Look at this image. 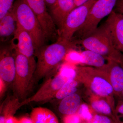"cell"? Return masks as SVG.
Masks as SVG:
<instances>
[{"label":"cell","instance_id":"19","mask_svg":"<svg viewBox=\"0 0 123 123\" xmlns=\"http://www.w3.org/2000/svg\"><path fill=\"white\" fill-rule=\"evenodd\" d=\"M79 83L80 82L76 79L68 80L57 92L55 98L57 99L61 100L65 97L76 93Z\"/></svg>","mask_w":123,"mask_h":123},{"label":"cell","instance_id":"27","mask_svg":"<svg viewBox=\"0 0 123 123\" xmlns=\"http://www.w3.org/2000/svg\"><path fill=\"white\" fill-rule=\"evenodd\" d=\"M7 84L4 81L0 78V98L3 96L6 91L7 88Z\"/></svg>","mask_w":123,"mask_h":123},{"label":"cell","instance_id":"23","mask_svg":"<svg viewBox=\"0 0 123 123\" xmlns=\"http://www.w3.org/2000/svg\"><path fill=\"white\" fill-rule=\"evenodd\" d=\"M90 123H113V120L105 115L96 114L93 116Z\"/></svg>","mask_w":123,"mask_h":123},{"label":"cell","instance_id":"14","mask_svg":"<svg viewBox=\"0 0 123 123\" xmlns=\"http://www.w3.org/2000/svg\"><path fill=\"white\" fill-rule=\"evenodd\" d=\"M17 27V22L11 10L0 19L1 42H6L11 37H13Z\"/></svg>","mask_w":123,"mask_h":123},{"label":"cell","instance_id":"18","mask_svg":"<svg viewBox=\"0 0 123 123\" xmlns=\"http://www.w3.org/2000/svg\"><path fill=\"white\" fill-rule=\"evenodd\" d=\"M91 107L95 111L111 116L113 119L115 116V111L110 103L105 99L98 98L95 99L91 103Z\"/></svg>","mask_w":123,"mask_h":123},{"label":"cell","instance_id":"28","mask_svg":"<svg viewBox=\"0 0 123 123\" xmlns=\"http://www.w3.org/2000/svg\"><path fill=\"white\" fill-rule=\"evenodd\" d=\"M117 114L123 115V99L119 101L116 108L115 109V115Z\"/></svg>","mask_w":123,"mask_h":123},{"label":"cell","instance_id":"16","mask_svg":"<svg viewBox=\"0 0 123 123\" xmlns=\"http://www.w3.org/2000/svg\"><path fill=\"white\" fill-rule=\"evenodd\" d=\"M81 105L80 96L75 93L61 99L58 110L65 115L73 114L77 112Z\"/></svg>","mask_w":123,"mask_h":123},{"label":"cell","instance_id":"8","mask_svg":"<svg viewBox=\"0 0 123 123\" xmlns=\"http://www.w3.org/2000/svg\"><path fill=\"white\" fill-rule=\"evenodd\" d=\"M68 80V78L59 72L53 77L46 80L35 94L21 102V106L33 102H43L50 100L55 97L57 92Z\"/></svg>","mask_w":123,"mask_h":123},{"label":"cell","instance_id":"26","mask_svg":"<svg viewBox=\"0 0 123 123\" xmlns=\"http://www.w3.org/2000/svg\"><path fill=\"white\" fill-rule=\"evenodd\" d=\"M114 11L123 15V0H117Z\"/></svg>","mask_w":123,"mask_h":123},{"label":"cell","instance_id":"25","mask_svg":"<svg viewBox=\"0 0 123 123\" xmlns=\"http://www.w3.org/2000/svg\"><path fill=\"white\" fill-rule=\"evenodd\" d=\"M67 61L73 63H80V53L69 52L65 56Z\"/></svg>","mask_w":123,"mask_h":123},{"label":"cell","instance_id":"3","mask_svg":"<svg viewBox=\"0 0 123 123\" xmlns=\"http://www.w3.org/2000/svg\"><path fill=\"white\" fill-rule=\"evenodd\" d=\"M14 50L16 73L13 88L18 98L24 101L34 83L36 62L34 57H28Z\"/></svg>","mask_w":123,"mask_h":123},{"label":"cell","instance_id":"17","mask_svg":"<svg viewBox=\"0 0 123 123\" xmlns=\"http://www.w3.org/2000/svg\"><path fill=\"white\" fill-rule=\"evenodd\" d=\"M31 118L33 123H59L57 117L46 108H35L32 110Z\"/></svg>","mask_w":123,"mask_h":123},{"label":"cell","instance_id":"4","mask_svg":"<svg viewBox=\"0 0 123 123\" xmlns=\"http://www.w3.org/2000/svg\"><path fill=\"white\" fill-rule=\"evenodd\" d=\"M11 10L18 24L27 31L33 39L35 51L44 46L46 40L42 27L25 0H16Z\"/></svg>","mask_w":123,"mask_h":123},{"label":"cell","instance_id":"5","mask_svg":"<svg viewBox=\"0 0 123 123\" xmlns=\"http://www.w3.org/2000/svg\"><path fill=\"white\" fill-rule=\"evenodd\" d=\"M77 43L85 50L93 51L123 65V54L115 48L102 26L90 35Z\"/></svg>","mask_w":123,"mask_h":123},{"label":"cell","instance_id":"34","mask_svg":"<svg viewBox=\"0 0 123 123\" xmlns=\"http://www.w3.org/2000/svg\"><path fill=\"white\" fill-rule=\"evenodd\" d=\"M6 119L4 117L1 115L0 117V123H5Z\"/></svg>","mask_w":123,"mask_h":123},{"label":"cell","instance_id":"1","mask_svg":"<svg viewBox=\"0 0 123 123\" xmlns=\"http://www.w3.org/2000/svg\"><path fill=\"white\" fill-rule=\"evenodd\" d=\"M75 43L59 38L56 42L42 46L36 51L37 59L34 82L51 75L67 54L75 47Z\"/></svg>","mask_w":123,"mask_h":123},{"label":"cell","instance_id":"31","mask_svg":"<svg viewBox=\"0 0 123 123\" xmlns=\"http://www.w3.org/2000/svg\"><path fill=\"white\" fill-rule=\"evenodd\" d=\"M19 123H33L31 118L23 117L19 119Z\"/></svg>","mask_w":123,"mask_h":123},{"label":"cell","instance_id":"22","mask_svg":"<svg viewBox=\"0 0 123 123\" xmlns=\"http://www.w3.org/2000/svg\"><path fill=\"white\" fill-rule=\"evenodd\" d=\"M77 113L82 120H85L88 122H91L93 116L90 112L88 106L84 104H81Z\"/></svg>","mask_w":123,"mask_h":123},{"label":"cell","instance_id":"12","mask_svg":"<svg viewBox=\"0 0 123 123\" xmlns=\"http://www.w3.org/2000/svg\"><path fill=\"white\" fill-rule=\"evenodd\" d=\"M75 8L74 0H56L50 7V14L57 26L59 33L66 18Z\"/></svg>","mask_w":123,"mask_h":123},{"label":"cell","instance_id":"11","mask_svg":"<svg viewBox=\"0 0 123 123\" xmlns=\"http://www.w3.org/2000/svg\"><path fill=\"white\" fill-rule=\"evenodd\" d=\"M11 44L18 53L28 57H34L35 49L33 39L30 35L18 24Z\"/></svg>","mask_w":123,"mask_h":123},{"label":"cell","instance_id":"30","mask_svg":"<svg viewBox=\"0 0 123 123\" xmlns=\"http://www.w3.org/2000/svg\"><path fill=\"white\" fill-rule=\"evenodd\" d=\"M89 0H74L75 8L84 4Z\"/></svg>","mask_w":123,"mask_h":123},{"label":"cell","instance_id":"21","mask_svg":"<svg viewBox=\"0 0 123 123\" xmlns=\"http://www.w3.org/2000/svg\"><path fill=\"white\" fill-rule=\"evenodd\" d=\"M14 0H0V19L11 11Z\"/></svg>","mask_w":123,"mask_h":123},{"label":"cell","instance_id":"13","mask_svg":"<svg viewBox=\"0 0 123 123\" xmlns=\"http://www.w3.org/2000/svg\"><path fill=\"white\" fill-rule=\"evenodd\" d=\"M107 73L114 94L123 99V65L118 62L109 60L107 66L103 69Z\"/></svg>","mask_w":123,"mask_h":123},{"label":"cell","instance_id":"2","mask_svg":"<svg viewBox=\"0 0 123 123\" xmlns=\"http://www.w3.org/2000/svg\"><path fill=\"white\" fill-rule=\"evenodd\" d=\"M76 70L75 79L97 96L107 100L115 111L114 93L107 73L104 69L89 66L78 67Z\"/></svg>","mask_w":123,"mask_h":123},{"label":"cell","instance_id":"33","mask_svg":"<svg viewBox=\"0 0 123 123\" xmlns=\"http://www.w3.org/2000/svg\"><path fill=\"white\" fill-rule=\"evenodd\" d=\"M113 123H123V121L120 120L119 118L117 116H115L113 118Z\"/></svg>","mask_w":123,"mask_h":123},{"label":"cell","instance_id":"24","mask_svg":"<svg viewBox=\"0 0 123 123\" xmlns=\"http://www.w3.org/2000/svg\"><path fill=\"white\" fill-rule=\"evenodd\" d=\"M81 120L77 112L73 114L65 115L63 118V123H81Z\"/></svg>","mask_w":123,"mask_h":123},{"label":"cell","instance_id":"7","mask_svg":"<svg viewBox=\"0 0 123 123\" xmlns=\"http://www.w3.org/2000/svg\"><path fill=\"white\" fill-rule=\"evenodd\" d=\"M97 0H89L75 8L66 18L62 29L59 32V38L72 41L76 32L85 22L91 7Z\"/></svg>","mask_w":123,"mask_h":123},{"label":"cell","instance_id":"29","mask_svg":"<svg viewBox=\"0 0 123 123\" xmlns=\"http://www.w3.org/2000/svg\"><path fill=\"white\" fill-rule=\"evenodd\" d=\"M5 123H19V119L13 116H10L6 119Z\"/></svg>","mask_w":123,"mask_h":123},{"label":"cell","instance_id":"6","mask_svg":"<svg viewBox=\"0 0 123 123\" xmlns=\"http://www.w3.org/2000/svg\"><path fill=\"white\" fill-rule=\"evenodd\" d=\"M117 1V0H97L91 7L85 22L73 38L76 37L78 42L92 34L98 29L101 20L114 10Z\"/></svg>","mask_w":123,"mask_h":123},{"label":"cell","instance_id":"35","mask_svg":"<svg viewBox=\"0 0 123 123\" xmlns=\"http://www.w3.org/2000/svg\"><path fill=\"white\" fill-rule=\"evenodd\" d=\"M122 98H123V91H122Z\"/></svg>","mask_w":123,"mask_h":123},{"label":"cell","instance_id":"9","mask_svg":"<svg viewBox=\"0 0 123 123\" xmlns=\"http://www.w3.org/2000/svg\"><path fill=\"white\" fill-rule=\"evenodd\" d=\"M102 26L115 48L123 55V15L113 10Z\"/></svg>","mask_w":123,"mask_h":123},{"label":"cell","instance_id":"32","mask_svg":"<svg viewBox=\"0 0 123 123\" xmlns=\"http://www.w3.org/2000/svg\"><path fill=\"white\" fill-rule=\"evenodd\" d=\"M44 1L47 6L50 7L55 4L56 0H44Z\"/></svg>","mask_w":123,"mask_h":123},{"label":"cell","instance_id":"15","mask_svg":"<svg viewBox=\"0 0 123 123\" xmlns=\"http://www.w3.org/2000/svg\"><path fill=\"white\" fill-rule=\"evenodd\" d=\"M109 59L90 50H85L80 53V62L87 66L103 69L107 66Z\"/></svg>","mask_w":123,"mask_h":123},{"label":"cell","instance_id":"10","mask_svg":"<svg viewBox=\"0 0 123 123\" xmlns=\"http://www.w3.org/2000/svg\"><path fill=\"white\" fill-rule=\"evenodd\" d=\"M12 45L1 47L0 78L7 85L13 83L16 73L15 55Z\"/></svg>","mask_w":123,"mask_h":123},{"label":"cell","instance_id":"20","mask_svg":"<svg viewBox=\"0 0 123 123\" xmlns=\"http://www.w3.org/2000/svg\"><path fill=\"white\" fill-rule=\"evenodd\" d=\"M19 100L17 97H14L9 99L4 106L2 114L1 115L4 116L5 119L9 117L13 116L16 111L21 107V102Z\"/></svg>","mask_w":123,"mask_h":123}]
</instances>
